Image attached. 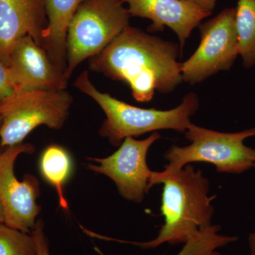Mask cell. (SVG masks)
I'll use <instances>...</instances> for the list:
<instances>
[{
    "instance_id": "11",
    "label": "cell",
    "mask_w": 255,
    "mask_h": 255,
    "mask_svg": "<svg viewBox=\"0 0 255 255\" xmlns=\"http://www.w3.org/2000/svg\"><path fill=\"white\" fill-rule=\"evenodd\" d=\"M127 4L130 17L150 20L147 31H162L165 27L171 28L177 34L180 49L185 46L191 32L199 26L211 11L197 7L186 0H122Z\"/></svg>"
},
{
    "instance_id": "16",
    "label": "cell",
    "mask_w": 255,
    "mask_h": 255,
    "mask_svg": "<svg viewBox=\"0 0 255 255\" xmlns=\"http://www.w3.org/2000/svg\"><path fill=\"white\" fill-rule=\"evenodd\" d=\"M221 229V226L218 225H211L204 228L186 242L182 249L176 255H226L218 250L237 241L238 238L219 234ZM94 249L99 255H105L97 247Z\"/></svg>"
},
{
    "instance_id": "3",
    "label": "cell",
    "mask_w": 255,
    "mask_h": 255,
    "mask_svg": "<svg viewBox=\"0 0 255 255\" xmlns=\"http://www.w3.org/2000/svg\"><path fill=\"white\" fill-rule=\"evenodd\" d=\"M74 86L90 97L100 106L106 115L99 133L108 139L112 145L119 146L128 137H138L149 132L174 130L185 132L191 125V116L199 107V96L189 92L180 105L170 110L142 109L117 100L103 93L90 80L84 70L74 82Z\"/></svg>"
},
{
    "instance_id": "2",
    "label": "cell",
    "mask_w": 255,
    "mask_h": 255,
    "mask_svg": "<svg viewBox=\"0 0 255 255\" xmlns=\"http://www.w3.org/2000/svg\"><path fill=\"white\" fill-rule=\"evenodd\" d=\"M163 184L160 211L164 223L157 237L147 242L122 241L104 236L105 241L128 243L142 249H152L163 243L184 244L201 230L209 227L214 214L209 196L210 182L201 170L190 164L169 176Z\"/></svg>"
},
{
    "instance_id": "13",
    "label": "cell",
    "mask_w": 255,
    "mask_h": 255,
    "mask_svg": "<svg viewBox=\"0 0 255 255\" xmlns=\"http://www.w3.org/2000/svg\"><path fill=\"white\" fill-rule=\"evenodd\" d=\"M81 1L82 0H47L48 23L43 32L42 47L52 63L63 74L67 67V31L70 20Z\"/></svg>"
},
{
    "instance_id": "7",
    "label": "cell",
    "mask_w": 255,
    "mask_h": 255,
    "mask_svg": "<svg viewBox=\"0 0 255 255\" xmlns=\"http://www.w3.org/2000/svg\"><path fill=\"white\" fill-rule=\"evenodd\" d=\"M235 8H226L199 24L201 41L189 59L182 63L183 81L191 85L230 70L239 55Z\"/></svg>"
},
{
    "instance_id": "5",
    "label": "cell",
    "mask_w": 255,
    "mask_h": 255,
    "mask_svg": "<svg viewBox=\"0 0 255 255\" xmlns=\"http://www.w3.org/2000/svg\"><path fill=\"white\" fill-rule=\"evenodd\" d=\"M130 18L122 0H82L67 31L66 80L83 60L98 55L130 26Z\"/></svg>"
},
{
    "instance_id": "20",
    "label": "cell",
    "mask_w": 255,
    "mask_h": 255,
    "mask_svg": "<svg viewBox=\"0 0 255 255\" xmlns=\"http://www.w3.org/2000/svg\"><path fill=\"white\" fill-rule=\"evenodd\" d=\"M204 11L212 12L218 0H186Z\"/></svg>"
},
{
    "instance_id": "9",
    "label": "cell",
    "mask_w": 255,
    "mask_h": 255,
    "mask_svg": "<svg viewBox=\"0 0 255 255\" xmlns=\"http://www.w3.org/2000/svg\"><path fill=\"white\" fill-rule=\"evenodd\" d=\"M161 136L153 132L143 140L127 137L118 150L104 158H92L86 164L89 170L110 178L117 185L119 194L127 200L140 204L149 191L152 171L147 163L149 149Z\"/></svg>"
},
{
    "instance_id": "18",
    "label": "cell",
    "mask_w": 255,
    "mask_h": 255,
    "mask_svg": "<svg viewBox=\"0 0 255 255\" xmlns=\"http://www.w3.org/2000/svg\"><path fill=\"white\" fill-rule=\"evenodd\" d=\"M37 247V255H50L48 241L44 231V224L42 220H38L31 233Z\"/></svg>"
},
{
    "instance_id": "10",
    "label": "cell",
    "mask_w": 255,
    "mask_h": 255,
    "mask_svg": "<svg viewBox=\"0 0 255 255\" xmlns=\"http://www.w3.org/2000/svg\"><path fill=\"white\" fill-rule=\"evenodd\" d=\"M7 67L15 90L45 89L63 90L68 80L52 63L46 50L30 36H25L13 46Z\"/></svg>"
},
{
    "instance_id": "24",
    "label": "cell",
    "mask_w": 255,
    "mask_h": 255,
    "mask_svg": "<svg viewBox=\"0 0 255 255\" xmlns=\"http://www.w3.org/2000/svg\"><path fill=\"white\" fill-rule=\"evenodd\" d=\"M254 167H255V165H254Z\"/></svg>"
},
{
    "instance_id": "14",
    "label": "cell",
    "mask_w": 255,
    "mask_h": 255,
    "mask_svg": "<svg viewBox=\"0 0 255 255\" xmlns=\"http://www.w3.org/2000/svg\"><path fill=\"white\" fill-rule=\"evenodd\" d=\"M38 166L42 177L55 188L60 207L68 211V202L64 194V187L73 172V159L70 153L62 146L50 145L44 149L40 156Z\"/></svg>"
},
{
    "instance_id": "1",
    "label": "cell",
    "mask_w": 255,
    "mask_h": 255,
    "mask_svg": "<svg viewBox=\"0 0 255 255\" xmlns=\"http://www.w3.org/2000/svg\"><path fill=\"white\" fill-rule=\"evenodd\" d=\"M179 44L128 26L105 50L89 59L92 71L125 82L137 102L155 92H172L183 82Z\"/></svg>"
},
{
    "instance_id": "8",
    "label": "cell",
    "mask_w": 255,
    "mask_h": 255,
    "mask_svg": "<svg viewBox=\"0 0 255 255\" xmlns=\"http://www.w3.org/2000/svg\"><path fill=\"white\" fill-rule=\"evenodd\" d=\"M34 152V146L23 142L0 151V204L4 223L30 234L41 210L36 201L41 193L40 183L32 174H26L23 180H19L15 174L14 166L18 156Z\"/></svg>"
},
{
    "instance_id": "17",
    "label": "cell",
    "mask_w": 255,
    "mask_h": 255,
    "mask_svg": "<svg viewBox=\"0 0 255 255\" xmlns=\"http://www.w3.org/2000/svg\"><path fill=\"white\" fill-rule=\"evenodd\" d=\"M0 255H37L34 238L30 233L0 223Z\"/></svg>"
},
{
    "instance_id": "6",
    "label": "cell",
    "mask_w": 255,
    "mask_h": 255,
    "mask_svg": "<svg viewBox=\"0 0 255 255\" xmlns=\"http://www.w3.org/2000/svg\"><path fill=\"white\" fill-rule=\"evenodd\" d=\"M73 102L66 90H15L0 102L1 147L21 143L41 126L60 130L68 118Z\"/></svg>"
},
{
    "instance_id": "12",
    "label": "cell",
    "mask_w": 255,
    "mask_h": 255,
    "mask_svg": "<svg viewBox=\"0 0 255 255\" xmlns=\"http://www.w3.org/2000/svg\"><path fill=\"white\" fill-rule=\"evenodd\" d=\"M48 23L47 0H0V58L5 65L22 37L31 36L42 46Z\"/></svg>"
},
{
    "instance_id": "4",
    "label": "cell",
    "mask_w": 255,
    "mask_h": 255,
    "mask_svg": "<svg viewBox=\"0 0 255 255\" xmlns=\"http://www.w3.org/2000/svg\"><path fill=\"white\" fill-rule=\"evenodd\" d=\"M184 133L191 143L170 146L164 152V157L168 164L164 166L163 171H152L149 190L191 162L214 164L221 173L241 174L254 167L255 149L245 145L244 141L255 136V128L240 132H223L191 124Z\"/></svg>"
},
{
    "instance_id": "15",
    "label": "cell",
    "mask_w": 255,
    "mask_h": 255,
    "mask_svg": "<svg viewBox=\"0 0 255 255\" xmlns=\"http://www.w3.org/2000/svg\"><path fill=\"white\" fill-rule=\"evenodd\" d=\"M235 15L239 55L245 68L255 65V0H238Z\"/></svg>"
},
{
    "instance_id": "22",
    "label": "cell",
    "mask_w": 255,
    "mask_h": 255,
    "mask_svg": "<svg viewBox=\"0 0 255 255\" xmlns=\"http://www.w3.org/2000/svg\"><path fill=\"white\" fill-rule=\"evenodd\" d=\"M4 223V216L2 207H1V204H0V223Z\"/></svg>"
},
{
    "instance_id": "19",
    "label": "cell",
    "mask_w": 255,
    "mask_h": 255,
    "mask_svg": "<svg viewBox=\"0 0 255 255\" xmlns=\"http://www.w3.org/2000/svg\"><path fill=\"white\" fill-rule=\"evenodd\" d=\"M15 91L9 68L0 58V102Z\"/></svg>"
},
{
    "instance_id": "21",
    "label": "cell",
    "mask_w": 255,
    "mask_h": 255,
    "mask_svg": "<svg viewBox=\"0 0 255 255\" xmlns=\"http://www.w3.org/2000/svg\"><path fill=\"white\" fill-rule=\"evenodd\" d=\"M248 242H249L250 255H255V232L250 234Z\"/></svg>"
},
{
    "instance_id": "23",
    "label": "cell",
    "mask_w": 255,
    "mask_h": 255,
    "mask_svg": "<svg viewBox=\"0 0 255 255\" xmlns=\"http://www.w3.org/2000/svg\"><path fill=\"white\" fill-rule=\"evenodd\" d=\"M1 119L0 118V129H1ZM1 143H0V149H1ZM1 151V150H0Z\"/></svg>"
}]
</instances>
